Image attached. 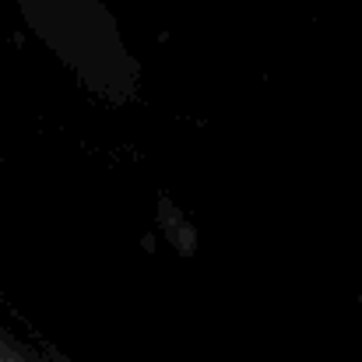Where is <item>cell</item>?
Masks as SVG:
<instances>
[{"instance_id": "1", "label": "cell", "mask_w": 362, "mask_h": 362, "mask_svg": "<svg viewBox=\"0 0 362 362\" xmlns=\"http://www.w3.org/2000/svg\"><path fill=\"white\" fill-rule=\"evenodd\" d=\"M0 362H35L28 352H21L14 341H7L4 334H0Z\"/></svg>"}]
</instances>
